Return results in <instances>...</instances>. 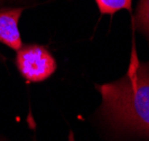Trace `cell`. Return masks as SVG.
<instances>
[{
    "mask_svg": "<svg viewBox=\"0 0 149 141\" xmlns=\"http://www.w3.org/2000/svg\"><path fill=\"white\" fill-rule=\"evenodd\" d=\"M95 89L102 97L99 112L112 128L149 139V62L134 51L127 73Z\"/></svg>",
    "mask_w": 149,
    "mask_h": 141,
    "instance_id": "obj_1",
    "label": "cell"
},
{
    "mask_svg": "<svg viewBox=\"0 0 149 141\" xmlns=\"http://www.w3.org/2000/svg\"><path fill=\"white\" fill-rule=\"evenodd\" d=\"M16 65L27 83H38L49 78L56 71V60L44 46L29 44L17 51Z\"/></svg>",
    "mask_w": 149,
    "mask_h": 141,
    "instance_id": "obj_2",
    "label": "cell"
},
{
    "mask_svg": "<svg viewBox=\"0 0 149 141\" xmlns=\"http://www.w3.org/2000/svg\"><path fill=\"white\" fill-rule=\"evenodd\" d=\"M22 8H7L0 10V43L9 48L18 51L22 46L18 22Z\"/></svg>",
    "mask_w": 149,
    "mask_h": 141,
    "instance_id": "obj_3",
    "label": "cell"
},
{
    "mask_svg": "<svg viewBox=\"0 0 149 141\" xmlns=\"http://www.w3.org/2000/svg\"><path fill=\"white\" fill-rule=\"evenodd\" d=\"M95 2L102 15H113L122 9L131 11L132 5V0H95Z\"/></svg>",
    "mask_w": 149,
    "mask_h": 141,
    "instance_id": "obj_4",
    "label": "cell"
},
{
    "mask_svg": "<svg viewBox=\"0 0 149 141\" xmlns=\"http://www.w3.org/2000/svg\"><path fill=\"white\" fill-rule=\"evenodd\" d=\"M134 22L138 30L149 39V0H139Z\"/></svg>",
    "mask_w": 149,
    "mask_h": 141,
    "instance_id": "obj_5",
    "label": "cell"
},
{
    "mask_svg": "<svg viewBox=\"0 0 149 141\" xmlns=\"http://www.w3.org/2000/svg\"><path fill=\"white\" fill-rule=\"evenodd\" d=\"M2 1H3V0H0V2H2Z\"/></svg>",
    "mask_w": 149,
    "mask_h": 141,
    "instance_id": "obj_6",
    "label": "cell"
}]
</instances>
